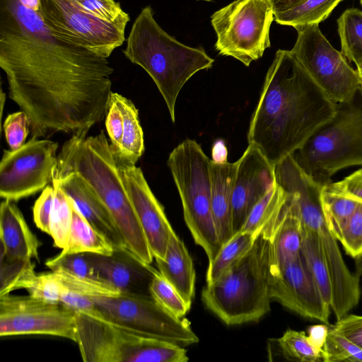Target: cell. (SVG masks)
Masks as SVG:
<instances>
[{"instance_id":"6da1fadb","label":"cell","mask_w":362,"mask_h":362,"mask_svg":"<svg viewBox=\"0 0 362 362\" xmlns=\"http://www.w3.org/2000/svg\"><path fill=\"white\" fill-rule=\"evenodd\" d=\"M0 67L31 137H86L105 117L114 72L107 58L55 36L19 0H1Z\"/></svg>"},{"instance_id":"7a4b0ae2","label":"cell","mask_w":362,"mask_h":362,"mask_svg":"<svg viewBox=\"0 0 362 362\" xmlns=\"http://www.w3.org/2000/svg\"><path fill=\"white\" fill-rule=\"evenodd\" d=\"M336 105L291 50L278 49L250 119L248 144L275 166L334 116Z\"/></svg>"},{"instance_id":"3957f363","label":"cell","mask_w":362,"mask_h":362,"mask_svg":"<svg viewBox=\"0 0 362 362\" xmlns=\"http://www.w3.org/2000/svg\"><path fill=\"white\" fill-rule=\"evenodd\" d=\"M78 174L108 210L127 248L151 264L153 256L139 222L110 144L102 130L95 136H71L58 153L53 179Z\"/></svg>"},{"instance_id":"277c9868","label":"cell","mask_w":362,"mask_h":362,"mask_svg":"<svg viewBox=\"0 0 362 362\" xmlns=\"http://www.w3.org/2000/svg\"><path fill=\"white\" fill-rule=\"evenodd\" d=\"M123 53L153 79L173 122L182 88L194 74L211 69L214 62L202 47L187 46L167 33L155 20L151 6L144 7L134 21Z\"/></svg>"},{"instance_id":"5b68a950","label":"cell","mask_w":362,"mask_h":362,"mask_svg":"<svg viewBox=\"0 0 362 362\" xmlns=\"http://www.w3.org/2000/svg\"><path fill=\"white\" fill-rule=\"evenodd\" d=\"M270 236L267 226L240 259L202 291V303L227 325L257 322L270 311Z\"/></svg>"},{"instance_id":"8992f818","label":"cell","mask_w":362,"mask_h":362,"mask_svg":"<svg viewBox=\"0 0 362 362\" xmlns=\"http://www.w3.org/2000/svg\"><path fill=\"white\" fill-rule=\"evenodd\" d=\"M298 165L325 186L338 170L362 165V91L338 103L334 116L293 153Z\"/></svg>"},{"instance_id":"52a82bcc","label":"cell","mask_w":362,"mask_h":362,"mask_svg":"<svg viewBox=\"0 0 362 362\" xmlns=\"http://www.w3.org/2000/svg\"><path fill=\"white\" fill-rule=\"evenodd\" d=\"M211 160L193 139H185L167 160L179 192L185 223L210 262L221 248L211 208Z\"/></svg>"},{"instance_id":"ba28073f","label":"cell","mask_w":362,"mask_h":362,"mask_svg":"<svg viewBox=\"0 0 362 362\" xmlns=\"http://www.w3.org/2000/svg\"><path fill=\"white\" fill-rule=\"evenodd\" d=\"M76 341L86 362H185L187 350L103 318L76 312Z\"/></svg>"},{"instance_id":"9c48e42d","label":"cell","mask_w":362,"mask_h":362,"mask_svg":"<svg viewBox=\"0 0 362 362\" xmlns=\"http://www.w3.org/2000/svg\"><path fill=\"white\" fill-rule=\"evenodd\" d=\"M282 186L296 195L302 226L314 230L319 236L331 279L330 307L339 320L358 304L361 289L358 278L347 267L337 240L325 222L321 208L324 186L300 168L290 170L282 180Z\"/></svg>"},{"instance_id":"30bf717a","label":"cell","mask_w":362,"mask_h":362,"mask_svg":"<svg viewBox=\"0 0 362 362\" xmlns=\"http://www.w3.org/2000/svg\"><path fill=\"white\" fill-rule=\"evenodd\" d=\"M273 21L269 0H235L211 16L216 35V50L249 66L270 47Z\"/></svg>"},{"instance_id":"8fae6325","label":"cell","mask_w":362,"mask_h":362,"mask_svg":"<svg viewBox=\"0 0 362 362\" xmlns=\"http://www.w3.org/2000/svg\"><path fill=\"white\" fill-rule=\"evenodd\" d=\"M93 299L100 317L117 326L182 346L199 341L187 320L171 314L151 296L120 293Z\"/></svg>"},{"instance_id":"7c38bea8","label":"cell","mask_w":362,"mask_h":362,"mask_svg":"<svg viewBox=\"0 0 362 362\" xmlns=\"http://www.w3.org/2000/svg\"><path fill=\"white\" fill-rule=\"evenodd\" d=\"M294 28L298 35L291 51L314 81L336 103L351 100L361 83L357 70L332 47L319 24Z\"/></svg>"},{"instance_id":"4fadbf2b","label":"cell","mask_w":362,"mask_h":362,"mask_svg":"<svg viewBox=\"0 0 362 362\" xmlns=\"http://www.w3.org/2000/svg\"><path fill=\"white\" fill-rule=\"evenodd\" d=\"M39 13L53 35L105 58L125 40L127 23L100 20L71 1L40 0Z\"/></svg>"},{"instance_id":"5bb4252c","label":"cell","mask_w":362,"mask_h":362,"mask_svg":"<svg viewBox=\"0 0 362 362\" xmlns=\"http://www.w3.org/2000/svg\"><path fill=\"white\" fill-rule=\"evenodd\" d=\"M57 148L55 141L31 137L17 149L4 150L0 163V197L17 202L52 183Z\"/></svg>"},{"instance_id":"9a60e30c","label":"cell","mask_w":362,"mask_h":362,"mask_svg":"<svg viewBox=\"0 0 362 362\" xmlns=\"http://www.w3.org/2000/svg\"><path fill=\"white\" fill-rule=\"evenodd\" d=\"M51 335L76 341V312L28 296H0V336Z\"/></svg>"},{"instance_id":"2e32d148","label":"cell","mask_w":362,"mask_h":362,"mask_svg":"<svg viewBox=\"0 0 362 362\" xmlns=\"http://www.w3.org/2000/svg\"><path fill=\"white\" fill-rule=\"evenodd\" d=\"M272 300L303 317L329 323L330 305L322 299L300 254L278 268H270Z\"/></svg>"},{"instance_id":"e0dca14e","label":"cell","mask_w":362,"mask_h":362,"mask_svg":"<svg viewBox=\"0 0 362 362\" xmlns=\"http://www.w3.org/2000/svg\"><path fill=\"white\" fill-rule=\"evenodd\" d=\"M115 158L151 253L154 258L163 259L173 230L164 208L151 191L141 169L124 158Z\"/></svg>"},{"instance_id":"ac0fdd59","label":"cell","mask_w":362,"mask_h":362,"mask_svg":"<svg viewBox=\"0 0 362 362\" xmlns=\"http://www.w3.org/2000/svg\"><path fill=\"white\" fill-rule=\"evenodd\" d=\"M238 161L232 195V229L240 230L256 204L276 183L275 166L249 144Z\"/></svg>"},{"instance_id":"d6986e66","label":"cell","mask_w":362,"mask_h":362,"mask_svg":"<svg viewBox=\"0 0 362 362\" xmlns=\"http://www.w3.org/2000/svg\"><path fill=\"white\" fill-rule=\"evenodd\" d=\"M93 275L121 293L151 296L150 286L158 272L137 258L127 247L115 249L105 255L86 252Z\"/></svg>"},{"instance_id":"ffe728a7","label":"cell","mask_w":362,"mask_h":362,"mask_svg":"<svg viewBox=\"0 0 362 362\" xmlns=\"http://www.w3.org/2000/svg\"><path fill=\"white\" fill-rule=\"evenodd\" d=\"M53 180L72 200L83 216L112 244L114 250L127 247L108 210L78 174L70 173Z\"/></svg>"},{"instance_id":"44dd1931","label":"cell","mask_w":362,"mask_h":362,"mask_svg":"<svg viewBox=\"0 0 362 362\" xmlns=\"http://www.w3.org/2000/svg\"><path fill=\"white\" fill-rule=\"evenodd\" d=\"M0 241V256L11 259L38 257L39 240L14 201L4 199L1 203Z\"/></svg>"},{"instance_id":"7402d4cb","label":"cell","mask_w":362,"mask_h":362,"mask_svg":"<svg viewBox=\"0 0 362 362\" xmlns=\"http://www.w3.org/2000/svg\"><path fill=\"white\" fill-rule=\"evenodd\" d=\"M288 192L286 203L270 236V268L280 267L301 252L302 223L299 207L296 195Z\"/></svg>"},{"instance_id":"603a6c76","label":"cell","mask_w":362,"mask_h":362,"mask_svg":"<svg viewBox=\"0 0 362 362\" xmlns=\"http://www.w3.org/2000/svg\"><path fill=\"white\" fill-rule=\"evenodd\" d=\"M154 259L163 277L191 307L195 292V269L187 248L173 230L170 234L165 257Z\"/></svg>"},{"instance_id":"cb8c5ba5","label":"cell","mask_w":362,"mask_h":362,"mask_svg":"<svg viewBox=\"0 0 362 362\" xmlns=\"http://www.w3.org/2000/svg\"><path fill=\"white\" fill-rule=\"evenodd\" d=\"M238 161L217 163L211 160V208L219 243L233 235L232 229V195Z\"/></svg>"},{"instance_id":"d4e9b609","label":"cell","mask_w":362,"mask_h":362,"mask_svg":"<svg viewBox=\"0 0 362 362\" xmlns=\"http://www.w3.org/2000/svg\"><path fill=\"white\" fill-rule=\"evenodd\" d=\"M72 204V222L66 245L62 252L112 254L114 250L112 244L83 216L73 202Z\"/></svg>"},{"instance_id":"484cf974","label":"cell","mask_w":362,"mask_h":362,"mask_svg":"<svg viewBox=\"0 0 362 362\" xmlns=\"http://www.w3.org/2000/svg\"><path fill=\"white\" fill-rule=\"evenodd\" d=\"M123 116V135L116 157L136 164L144 152V132L140 124L139 112L132 101L118 93H114Z\"/></svg>"},{"instance_id":"4316f807","label":"cell","mask_w":362,"mask_h":362,"mask_svg":"<svg viewBox=\"0 0 362 362\" xmlns=\"http://www.w3.org/2000/svg\"><path fill=\"white\" fill-rule=\"evenodd\" d=\"M301 253L322 299L330 305L332 298L331 279L320 240L314 230L303 226Z\"/></svg>"},{"instance_id":"83f0119b","label":"cell","mask_w":362,"mask_h":362,"mask_svg":"<svg viewBox=\"0 0 362 362\" xmlns=\"http://www.w3.org/2000/svg\"><path fill=\"white\" fill-rule=\"evenodd\" d=\"M360 202L325 186L321 195V208L327 228L337 241Z\"/></svg>"},{"instance_id":"f1b7e54d","label":"cell","mask_w":362,"mask_h":362,"mask_svg":"<svg viewBox=\"0 0 362 362\" xmlns=\"http://www.w3.org/2000/svg\"><path fill=\"white\" fill-rule=\"evenodd\" d=\"M288 193L276 183L253 207L240 231L257 236L282 211Z\"/></svg>"},{"instance_id":"f546056e","label":"cell","mask_w":362,"mask_h":362,"mask_svg":"<svg viewBox=\"0 0 362 362\" xmlns=\"http://www.w3.org/2000/svg\"><path fill=\"white\" fill-rule=\"evenodd\" d=\"M257 237L240 230L221 245L216 256L209 262L206 284L214 282L230 269L250 250Z\"/></svg>"},{"instance_id":"4dcf8cb0","label":"cell","mask_w":362,"mask_h":362,"mask_svg":"<svg viewBox=\"0 0 362 362\" xmlns=\"http://www.w3.org/2000/svg\"><path fill=\"white\" fill-rule=\"evenodd\" d=\"M341 40V53L356 67L362 63V11L345 10L337 21Z\"/></svg>"},{"instance_id":"1f68e13d","label":"cell","mask_w":362,"mask_h":362,"mask_svg":"<svg viewBox=\"0 0 362 362\" xmlns=\"http://www.w3.org/2000/svg\"><path fill=\"white\" fill-rule=\"evenodd\" d=\"M342 0H305L303 2L277 16L276 23L293 28L319 24L329 17Z\"/></svg>"},{"instance_id":"d6a6232c","label":"cell","mask_w":362,"mask_h":362,"mask_svg":"<svg viewBox=\"0 0 362 362\" xmlns=\"http://www.w3.org/2000/svg\"><path fill=\"white\" fill-rule=\"evenodd\" d=\"M54 187V204L50 219V233L54 245L64 249L66 245L72 222L73 204L56 181Z\"/></svg>"},{"instance_id":"836d02e7","label":"cell","mask_w":362,"mask_h":362,"mask_svg":"<svg viewBox=\"0 0 362 362\" xmlns=\"http://www.w3.org/2000/svg\"><path fill=\"white\" fill-rule=\"evenodd\" d=\"M277 342L288 359L302 362L323 361V351L312 344L304 332L288 329Z\"/></svg>"},{"instance_id":"e575fe53","label":"cell","mask_w":362,"mask_h":362,"mask_svg":"<svg viewBox=\"0 0 362 362\" xmlns=\"http://www.w3.org/2000/svg\"><path fill=\"white\" fill-rule=\"evenodd\" d=\"M20 288L25 289L35 298L59 303L63 285L54 272L40 274L33 272L18 283L17 289Z\"/></svg>"},{"instance_id":"d590c367","label":"cell","mask_w":362,"mask_h":362,"mask_svg":"<svg viewBox=\"0 0 362 362\" xmlns=\"http://www.w3.org/2000/svg\"><path fill=\"white\" fill-rule=\"evenodd\" d=\"M362 362V348L333 329L323 347V362Z\"/></svg>"},{"instance_id":"8d00e7d4","label":"cell","mask_w":362,"mask_h":362,"mask_svg":"<svg viewBox=\"0 0 362 362\" xmlns=\"http://www.w3.org/2000/svg\"><path fill=\"white\" fill-rule=\"evenodd\" d=\"M150 293L162 307L177 317L182 318L190 310L191 307L163 277L159 271L152 279Z\"/></svg>"},{"instance_id":"74e56055","label":"cell","mask_w":362,"mask_h":362,"mask_svg":"<svg viewBox=\"0 0 362 362\" xmlns=\"http://www.w3.org/2000/svg\"><path fill=\"white\" fill-rule=\"evenodd\" d=\"M67 289L90 297L116 296L121 293L112 286L97 279L76 276L63 272H54Z\"/></svg>"},{"instance_id":"f35d334b","label":"cell","mask_w":362,"mask_h":362,"mask_svg":"<svg viewBox=\"0 0 362 362\" xmlns=\"http://www.w3.org/2000/svg\"><path fill=\"white\" fill-rule=\"evenodd\" d=\"M31 259H11L0 256V296L17 289L18 283L35 272Z\"/></svg>"},{"instance_id":"ab89813d","label":"cell","mask_w":362,"mask_h":362,"mask_svg":"<svg viewBox=\"0 0 362 362\" xmlns=\"http://www.w3.org/2000/svg\"><path fill=\"white\" fill-rule=\"evenodd\" d=\"M45 264L52 272H63L79 277L97 279L93 275L86 252H61L47 259Z\"/></svg>"},{"instance_id":"60d3db41","label":"cell","mask_w":362,"mask_h":362,"mask_svg":"<svg viewBox=\"0 0 362 362\" xmlns=\"http://www.w3.org/2000/svg\"><path fill=\"white\" fill-rule=\"evenodd\" d=\"M74 4L82 11L110 23H128L130 18L115 0H83Z\"/></svg>"},{"instance_id":"b9f144b4","label":"cell","mask_w":362,"mask_h":362,"mask_svg":"<svg viewBox=\"0 0 362 362\" xmlns=\"http://www.w3.org/2000/svg\"><path fill=\"white\" fill-rule=\"evenodd\" d=\"M340 243L354 258L362 256V202H360L345 226Z\"/></svg>"},{"instance_id":"7bdbcfd3","label":"cell","mask_w":362,"mask_h":362,"mask_svg":"<svg viewBox=\"0 0 362 362\" xmlns=\"http://www.w3.org/2000/svg\"><path fill=\"white\" fill-rule=\"evenodd\" d=\"M3 129L10 149L21 147L30 132L28 115L22 110L9 114L4 122Z\"/></svg>"},{"instance_id":"ee69618b","label":"cell","mask_w":362,"mask_h":362,"mask_svg":"<svg viewBox=\"0 0 362 362\" xmlns=\"http://www.w3.org/2000/svg\"><path fill=\"white\" fill-rule=\"evenodd\" d=\"M105 127L113 153L119 151L123 135V116L115 93H111L105 115Z\"/></svg>"},{"instance_id":"f6af8a7d","label":"cell","mask_w":362,"mask_h":362,"mask_svg":"<svg viewBox=\"0 0 362 362\" xmlns=\"http://www.w3.org/2000/svg\"><path fill=\"white\" fill-rule=\"evenodd\" d=\"M54 187L47 185L33 207V220L37 227L49 235L50 219L54 204Z\"/></svg>"},{"instance_id":"bcb514c9","label":"cell","mask_w":362,"mask_h":362,"mask_svg":"<svg viewBox=\"0 0 362 362\" xmlns=\"http://www.w3.org/2000/svg\"><path fill=\"white\" fill-rule=\"evenodd\" d=\"M59 303H62L75 312L83 313L101 318L93 297L71 291L66 288L64 286Z\"/></svg>"},{"instance_id":"7dc6e473","label":"cell","mask_w":362,"mask_h":362,"mask_svg":"<svg viewBox=\"0 0 362 362\" xmlns=\"http://www.w3.org/2000/svg\"><path fill=\"white\" fill-rule=\"evenodd\" d=\"M332 328L362 348V315L347 314Z\"/></svg>"},{"instance_id":"c3c4849f","label":"cell","mask_w":362,"mask_h":362,"mask_svg":"<svg viewBox=\"0 0 362 362\" xmlns=\"http://www.w3.org/2000/svg\"><path fill=\"white\" fill-rule=\"evenodd\" d=\"M325 187L362 202V168L344 177L342 180L334 183L330 182Z\"/></svg>"},{"instance_id":"681fc988","label":"cell","mask_w":362,"mask_h":362,"mask_svg":"<svg viewBox=\"0 0 362 362\" xmlns=\"http://www.w3.org/2000/svg\"><path fill=\"white\" fill-rule=\"evenodd\" d=\"M329 330V328L323 324L312 325L308 329V339L314 346L323 351Z\"/></svg>"},{"instance_id":"f907efd6","label":"cell","mask_w":362,"mask_h":362,"mask_svg":"<svg viewBox=\"0 0 362 362\" xmlns=\"http://www.w3.org/2000/svg\"><path fill=\"white\" fill-rule=\"evenodd\" d=\"M211 160L217 163H227L228 149L223 140L214 142L211 149Z\"/></svg>"},{"instance_id":"816d5d0a","label":"cell","mask_w":362,"mask_h":362,"mask_svg":"<svg viewBox=\"0 0 362 362\" xmlns=\"http://www.w3.org/2000/svg\"><path fill=\"white\" fill-rule=\"evenodd\" d=\"M305 0H269L274 17L297 6Z\"/></svg>"},{"instance_id":"f5cc1de1","label":"cell","mask_w":362,"mask_h":362,"mask_svg":"<svg viewBox=\"0 0 362 362\" xmlns=\"http://www.w3.org/2000/svg\"><path fill=\"white\" fill-rule=\"evenodd\" d=\"M19 1L26 8L36 12L40 11V0H19Z\"/></svg>"},{"instance_id":"db71d44e","label":"cell","mask_w":362,"mask_h":362,"mask_svg":"<svg viewBox=\"0 0 362 362\" xmlns=\"http://www.w3.org/2000/svg\"><path fill=\"white\" fill-rule=\"evenodd\" d=\"M5 100H6V95L1 89V117H2V114H3L4 105Z\"/></svg>"},{"instance_id":"11a10c76","label":"cell","mask_w":362,"mask_h":362,"mask_svg":"<svg viewBox=\"0 0 362 362\" xmlns=\"http://www.w3.org/2000/svg\"><path fill=\"white\" fill-rule=\"evenodd\" d=\"M357 71L358 73V75L362 80V63L357 67Z\"/></svg>"},{"instance_id":"9f6ffc18","label":"cell","mask_w":362,"mask_h":362,"mask_svg":"<svg viewBox=\"0 0 362 362\" xmlns=\"http://www.w3.org/2000/svg\"><path fill=\"white\" fill-rule=\"evenodd\" d=\"M69 1H75V2H78V1H81L83 0H69Z\"/></svg>"},{"instance_id":"6f0895ef","label":"cell","mask_w":362,"mask_h":362,"mask_svg":"<svg viewBox=\"0 0 362 362\" xmlns=\"http://www.w3.org/2000/svg\"><path fill=\"white\" fill-rule=\"evenodd\" d=\"M197 1H212L213 0H197Z\"/></svg>"},{"instance_id":"680465c9","label":"cell","mask_w":362,"mask_h":362,"mask_svg":"<svg viewBox=\"0 0 362 362\" xmlns=\"http://www.w3.org/2000/svg\"><path fill=\"white\" fill-rule=\"evenodd\" d=\"M360 88H361V91H362V80H361V83Z\"/></svg>"},{"instance_id":"91938a15","label":"cell","mask_w":362,"mask_h":362,"mask_svg":"<svg viewBox=\"0 0 362 362\" xmlns=\"http://www.w3.org/2000/svg\"><path fill=\"white\" fill-rule=\"evenodd\" d=\"M360 2H361V6H362V0H360Z\"/></svg>"}]
</instances>
